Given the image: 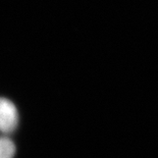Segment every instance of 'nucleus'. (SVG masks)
I'll return each mask as SVG.
<instances>
[{"label":"nucleus","mask_w":158,"mask_h":158,"mask_svg":"<svg viewBox=\"0 0 158 158\" xmlns=\"http://www.w3.org/2000/svg\"><path fill=\"white\" fill-rule=\"evenodd\" d=\"M15 152L13 142L5 137H0V158H12Z\"/></svg>","instance_id":"nucleus-2"},{"label":"nucleus","mask_w":158,"mask_h":158,"mask_svg":"<svg viewBox=\"0 0 158 158\" xmlns=\"http://www.w3.org/2000/svg\"><path fill=\"white\" fill-rule=\"evenodd\" d=\"M19 114L15 104L7 99L0 98V132L11 133L18 126Z\"/></svg>","instance_id":"nucleus-1"}]
</instances>
